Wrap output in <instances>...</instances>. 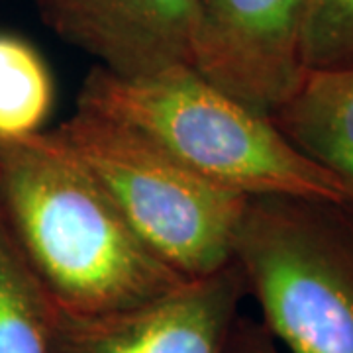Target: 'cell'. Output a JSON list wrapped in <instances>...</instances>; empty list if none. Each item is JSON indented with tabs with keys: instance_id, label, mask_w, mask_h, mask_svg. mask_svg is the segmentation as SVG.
I'll return each instance as SVG.
<instances>
[{
	"instance_id": "obj_1",
	"label": "cell",
	"mask_w": 353,
	"mask_h": 353,
	"mask_svg": "<svg viewBox=\"0 0 353 353\" xmlns=\"http://www.w3.org/2000/svg\"><path fill=\"white\" fill-rule=\"evenodd\" d=\"M0 210L48 299L69 312L126 310L189 281L46 132L0 141Z\"/></svg>"
},
{
	"instance_id": "obj_2",
	"label": "cell",
	"mask_w": 353,
	"mask_h": 353,
	"mask_svg": "<svg viewBox=\"0 0 353 353\" xmlns=\"http://www.w3.org/2000/svg\"><path fill=\"white\" fill-rule=\"evenodd\" d=\"M77 108L153 139L190 171L245 196L285 194L353 204L324 167L299 152L265 114L216 87L192 65L126 77L97 65Z\"/></svg>"
},
{
	"instance_id": "obj_3",
	"label": "cell",
	"mask_w": 353,
	"mask_h": 353,
	"mask_svg": "<svg viewBox=\"0 0 353 353\" xmlns=\"http://www.w3.org/2000/svg\"><path fill=\"white\" fill-rule=\"evenodd\" d=\"M234 261L289 353H353V204L250 196Z\"/></svg>"
},
{
	"instance_id": "obj_4",
	"label": "cell",
	"mask_w": 353,
	"mask_h": 353,
	"mask_svg": "<svg viewBox=\"0 0 353 353\" xmlns=\"http://www.w3.org/2000/svg\"><path fill=\"white\" fill-rule=\"evenodd\" d=\"M46 134L183 277H206L234 261L250 196L206 181L138 130L101 114L77 108Z\"/></svg>"
},
{
	"instance_id": "obj_5",
	"label": "cell",
	"mask_w": 353,
	"mask_h": 353,
	"mask_svg": "<svg viewBox=\"0 0 353 353\" xmlns=\"http://www.w3.org/2000/svg\"><path fill=\"white\" fill-rule=\"evenodd\" d=\"M245 294L232 261L126 310L77 314L50 301L48 353H224Z\"/></svg>"
},
{
	"instance_id": "obj_6",
	"label": "cell",
	"mask_w": 353,
	"mask_h": 353,
	"mask_svg": "<svg viewBox=\"0 0 353 353\" xmlns=\"http://www.w3.org/2000/svg\"><path fill=\"white\" fill-rule=\"evenodd\" d=\"M308 0H192V67L273 114L303 81Z\"/></svg>"
},
{
	"instance_id": "obj_7",
	"label": "cell",
	"mask_w": 353,
	"mask_h": 353,
	"mask_svg": "<svg viewBox=\"0 0 353 353\" xmlns=\"http://www.w3.org/2000/svg\"><path fill=\"white\" fill-rule=\"evenodd\" d=\"M43 24L116 75L192 65V0H36Z\"/></svg>"
},
{
	"instance_id": "obj_8",
	"label": "cell",
	"mask_w": 353,
	"mask_h": 353,
	"mask_svg": "<svg viewBox=\"0 0 353 353\" xmlns=\"http://www.w3.org/2000/svg\"><path fill=\"white\" fill-rule=\"evenodd\" d=\"M271 118L299 152L340 181L353 202V67L306 71Z\"/></svg>"
},
{
	"instance_id": "obj_9",
	"label": "cell",
	"mask_w": 353,
	"mask_h": 353,
	"mask_svg": "<svg viewBox=\"0 0 353 353\" xmlns=\"http://www.w3.org/2000/svg\"><path fill=\"white\" fill-rule=\"evenodd\" d=\"M55 104L50 65L28 39L0 30V141L43 132Z\"/></svg>"
},
{
	"instance_id": "obj_10",
	"label": "cell",
	"mask_w": 353,
	"mask_h": 353,
	"mask_svg": "<svg viewBox=\"0 0 353 353\" xmlns=\"http://www.w3.org/2000/svg\"><path fill=\"white\" fill-rule=\"evenodd\" d=\"M50 299L0 210V353H48Z\"/></svg>"
},
{
	"instance_id": "obj_11",
	"label": "cell",
	"mask_w": 353,
	"mask_h": 353,
	"mask_svg": "<svg viewBox=\"0 0 353 353\" xmlns=\"http://www.w3.org/2000/svg\"><path fill=\"white\" fill-rule=\"evenodd\" d=\"M306 71L353 67V0H308L303 28Z\"/></svg>"
},
{
	"instance_id": "obj_12",
	"label": "cell",
	"mask_w": 353,
	"mask_h": 353,
	"mask_svg": "<svg viewBox=\"0 0 353 353\" xmlns=\"http://www.w3.org/2000/svg\"><path fill=\"white\" fill-rule=\"evenodd\" d=\"M224 353H281V350L261 322L238 316L230 330Z\"/></svg>"
}]
</instances>
